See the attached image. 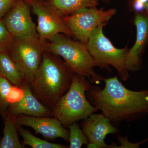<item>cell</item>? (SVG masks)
<instances>
[{"label": "cell", "mask_w": 148, "mask_h": 148, "mask_svg": "<svg viewBox=\"0 0 148 148\" xmlns=\"http://www.w3.org/2000/svg\"><path fill=\"white\" fill-rule=\"evenodd\" d=\"M103 89L91 86L86 94L90 104L102 111L114 126L122 121H135L148 115V89L130 90L117 76L103 78Z\"/></svg>", "instance_id": "cell-1"}, {"label": "cell", "mask_w": 148, "mask_h": 148, "mask_svg": "<svg viewBox=\"0 0 148 148\" xmlns=\"http://www.w3.org/2000/svg\"><path fill=\"white\" fill-rule=\"evenodd\" d=\"M74 74L59 56L46 51L30 87L39 101L51 110L69 90Z\"/></svg>", "instance_id": "cell-2"}, {"label": "cell", "mask_w": 148, "mask_h": 148, "mask_svg": "<svg viewBox=\"0 0 148 148\" xmlns=\"http://www.w3.org/2000/svg\"><path fill=\"white\" fill-rule=\"evenodd\" d=\"M66 35L58 34L46 41V51L62 57L74 74L87 78L90 82L98 84L103 78L94 70L99 65L92 58L85 45L73 40Z\"/></svg>", "instance_id": "cell-3"}, {"label": "cell", "mask_w": 148, "mask_h": 148, "mask_svg": "<svg viewBox=\"0 0 148 148\" xmlns=\"http://www.w3.org/2000/svg\"><path fill=\"white\" fill-rule=\"evenodd\" d=\"M91 86L86 77L74 74L70 88L51 110L50 116L58 119L64 127H69L98 112V109L90 104L86 94Z\"/></svg>", "instance_id": "cell-4"}, {"label": "cell", "mask_w": 148, "mask_h": 148, "mask_svg": "<svg viewBox=\"0 0 148 148\" xmlns=\"http://www.w3.org/2000/svg\"><path fill=\"white\" fill-rule=\"evenodd\" d=\"M106 22L101 23L93 31L86 44V48L95 62L102 69L110 71V66L117 71L123 81L129 77L126 59L129 49L127 47L119 49L114 46L103 32Z\"/></svg>", "instance_id": "cell-5"}, {"label": "cell", "mask_w": 148, "mask_h": 148, "mask_svg": "<svg viewBox=\"0 0 148 148\" xmlns=\"http://www.w3.org/2000/svg\"><path fill=\"white\" fill-rule=\"evenodd\" d=\"M46 41L38 35L13 37L9 53L25 75L30 85L38 69L46 51Z\"/></svg>", "instance_id": "cell-6"}, {"label": "cell", "mask_w": 148, "mask_h": 148, "mask_svg": "<svg viewBox=\"0 0 148 148\" xmlns=\"http://www.w3.org/2000/svg\"><path fill=\"white\" fill-rule=\"evenodd\" d=\"M116 12L114 9L105 11L95 8H84L63 16V19L73 36L86 45L95 28L109 21Z\"/></svg>", "instance_id": "cell-7"}, {"label": "cell", "mask_w": 148, "mask_h": 148, "mask_svg": "<svg viewBox=\"0 0 148 148\" xmlns=\"http://www.w3.org/2000/svg\"><path fill=\"white\" fill-rule=\"evenodd\" d=\"M32 8L38 18L37 33L41 39L49 40L56 35L63 34L73 36L66 26L63 17L43 0H25Z\"/></svg>", "instance_id": "cell-8"}, {"label": "cell", "mask_w": 148, "mask_h": 148, "mask_svg": "<svg viewBox=\"0 0 148 148\" xmlns=\"http://www.w3.org/2000/svg\"><path fill=\"white\" fill-rule=\"evenodd\" d=\"M30 7L25 0H17L2 19L6 28L13 37L38 34L36 24L31 16Z\"/></svg>", "instance_id": "cell-9"}, {"label": "cell", "mask_w": 148, "mask_h": 148, "mask_svg": "<svg viewBox=\"0 0 148 148\" xmlns=\"http://www.w3.org/2000/svg\"><path fill=\"white\" fill-rule=\"evenodd\" d=\"M83 131L87 138L88 148H111L105 143V139L108 134L119 132L108 118L103 114L93 113L83 120L81 123Z\"/></svg>", "instance_id": "cell-10"}, {"label": "cell", "mask_w": 148, "mask_h": 148, "mask_svg": "<svg viewBox=\"0 0 148 148\" xmlns=\"http://www.w3.org/2000/svg\"><path fill=\"white\" fill-rule=\"evenodd\" d=\"M34 116L20 114L16 117L17 126H26L32 127L36 133L41 134L49 140L61 138L69 142L70 132L63 126L61 122L54 117Z\"/></svg>", "instance_id": "cell-11"}, {"label": "cell", "mask_w": 148, "mask_h": 148, "mask_svg": "<svg viewBox=\"0 0 148 148\" xmlns=\"http://www.w3.org/2000/svg\"><path fill=\"white\" fill-rule=\"evenodd\" d=\"M134 23L137 29L136 41L128 51L126 57V66L128 71H135L142 67V56L148 43V15L144 13H136Z\"/></svg>", "instance_id": "cell-12"}, {"label": "cell", "mask_w": 148, "mask_h": 148, "mask_svg": "<svg viewBox=\"0 0 148 148\" xmlns=\"http://www.w3.org/2000/svg\"><path fill=\"white\" fill-rule=\"evenodd\" d=\"M23 97L9 107L6 116L16 120L20 114L34 116H50L51 110L41 103L32 92L30 84L26 82L22 86Z\"/></svg>", "instance_id": "cell-13"}, {"label": "cell", "mask_w": 148, "mask_h": 148, "mask_svg": "<svg viewBox=\"0 0 148 148\" xmlns=\"http://www.w3.org/2000/svg\"><path fill=\"white\" fill-rule=\"evenodd\" d=\"M0 73L13 85L21 87L26 82L23 71L9 52L0 53Z\"/></svg>", "instance_id": "cell-14"}, {"label": "cell", "mask_w": 148, "mask_h": 148, "mask_svg": "<svg viewBox=\"0 0 148 148\" xmlns=\"http://www.w3.org/2000/svg\"><path fill=\"white\" fill-rule=\"evenodd\" d=\"M99 0H48V5L61 16L84 8H95Z\"/></svg>", "instance_id": "cell-15"}, {"label": "cell", "mask_w": 148, "mask_h": 148, "mask_svg": "<svg viewBox=\"0 0 148 148\" xmlns=\"http://www.w3.org/2000/svg\"><path fill=\"white\" fill-rule=\"evenodd\" d=\"M3 136L0 142V148H24L18 137V126L16 120L8 116L5 118Z\"/></svg>", "instance_id": "cell-16"}, {"label": "cell", "mask_w": 148, "mask_h": 148, "mask_svg": "<svg viewBox=\"0 0 148 148\" xmlns=\"http://www.w3.org/2000/svg\"><path fill=\"white\" fill-rule=\"evenodd\" d=\"M18 132L23 139L24 145L30 146L33 148H67L68 146L61 144L51 143L36 137L29 130L21 126L18 127Z\"/></svg>", "instance_id": "cell-17"}, {"label": "cell", "mask_w": 148, "mask_h": 148, "mask_svg": "<svg viewBox=\"0 0 148 148\" xmlns=\"http://www.w3.org/2000/svg\"><path fill=\"white\" fill-rule=\"evenodd\" d=\"M69 142L70 148H80L84 145L88 143L87 138L84 132L81 129L77 122L69 125Z\"/></svg>", "instance_id": "cell-18"}, {"label": "cell", "mask_w": 148, "mask_h": 148, "mask_svg": "<svg viewBox=\"0 0 148 148\" xmlns=\"http://www.w3.org/2000/svg\"><path fill=\"white\" fill-rule=\"evenodd\" d=\"M12 85L5 77L0 76V114L4 119L10 106L8 97Z\"/></svg>", "instance_id": "cell-19"}, {"label": "cell", "mask_w": 148, "mask_h": 148, "mask_svg": "<svg viewBox=\"0 0 148 148\" xmlns=\"http://www.w3.org/2000/svg\"><path fill=\"white\" fill-rule=\"evenodd\" d=\"M13 37L6 28L2 19L0 20V53L9 52Z\"/></svg>", "instance_id": "cell-20"}, {"label": "cell", "mask_w": 148, "mask_h": 148, "mask_svg": "<svg viewBox=\"0 0 148 148\" xmlns=\"http://www.w3.org/2000/svg\"><path fill=\"white\" fill-rule=\"evenodd\" d=\"M117 139L120 143L121 144V145L119 147L115 144H114V148H140V146L141 144L145 143L148 141V138L144 141L137 143H132L129 142L128 140V137H122L120 135H118Z\"/></svg>", "instance_id": "cell-21"}, {"label": "cell", "mask_w": 148, "mask_h": 148, "mask_svg": "<svg viewBox=\"0 0 148 148\" xmlns=\"http://www.w3.org/2000/svg\"><path fill=\"white\" fill-rule=\"evenodd\" d=\"M17 0H0V20L2 19L14 5Z\"/></svg>", "instance_id": "cell-22"}, {"label": "cell", "mask_w": 148, "mask_h": 148, "mask_svg": "<svg viewBox=\"0 0 148 148\" xmlns=\"http://www.w3.org/2000/svg\"><path fill=\"white\" fill-rule=\"evenodd\" d=\"M144 9H145V13L147 14L148 15V0L145 3L144 5Z\"/></svg>", "instance_id": "cell-23"}, {"label": "cell", "mask_w": 148, "mask_h": 148, "mask_svg": "<svg viewBox=\"0 0 148 148\" xmlns=\"http://www.w3.org/2000/svg\"><path fill=\"white\" fill-rule=\"evenodd\" d=\"M1 73H0V76H1Z\"/></svg>", "instance_id": "cell-24"}]
</instances>
